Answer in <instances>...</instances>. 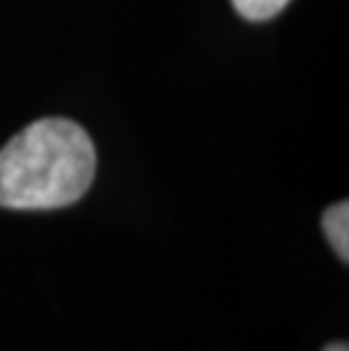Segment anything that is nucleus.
<instances>
[{
	"mask_svg": "<svg viewBox=\"0 0 349 351\" xmlns=\"http://www.w3.org/2000/svg\"><path fill=\"white\" fill-rule=\"evenodd\" d=\"M91 136L69 118L29 123L0 150V206L62 208L84 195L95 177Z\"/></svg>",
	"mask_w": 349,
	"mask_h": 351,
	"instance_id": "obj_1",
	"label": "nucleus"
},
{
	"mask_svg": "<svg viewBox=\"0 0 349 351\" xmlns=\"http://www.w3.org/2000/svg\"><path fill=\"white\" fill-rule=\"evenodd\" d=\"M322 229L329 238L331 247L343 258V263L349 261V204L338 202L329 206L322 215Z\"/></svg>",
	"mask_w": 349,
	"mask_h": 351,
	"instance_id": "obj_2",
	"label": "nucleus"
},
{
	"mask_svg": "<svg viewBox=\"0 0 349 351\" xmlns=\"http://www.w3.org/2000/svg\"><path fill=\"white\" fill-rule=\"evenodd\" d=\"M236 12L248 21H268L284 10L291 0H232Z\"/></svg>",
	"mask_w": 349,
	"mask_h": 351,
	"instance_id": "obj_3",
	"label": "nucleus"
},
{
	"mask_svg": "<svg viewBox=\"0 0 349 351\" xmlns=\"http://www.w3.org/2000/svg\"><path fill=\"white\" fill-rule=\"evenodd\" d=\"M324 351H349L345 342H333V345H329Z\"/></svg>",
	"mask_w": 349,
	"mask_h": 351,
	"instance_id": "obj_4",
	"label": "nucleus"
}]
</instances>
